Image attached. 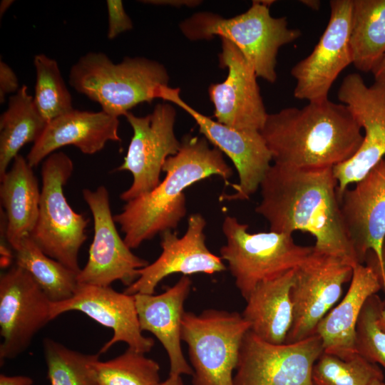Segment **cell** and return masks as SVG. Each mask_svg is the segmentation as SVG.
<instances>
[{"instance_id": "40", "label": "cell", "mask_w": 385, "mask_h": 385, "mask_svg": "<svg viewBox=\"0 0 385 385\" xmlns=\"http://www.w3.org/2000/svg\"><path fill=\"white\" fill-rule=\"evenodd\" d=\"M159 385H183L182 376L169 375L168 379Z\"/></svg>"}, {"instance_id": "9", "label": "cell", "mask_w": 385, "mask_h": 385, "mask_svg": "<svg viewBox=\"0 0 385 385\" xmlns=\"http://www.w3.org/2000/svg\"><path fill=\"white\" fill-rule=\"evenodd\" d=\"M337 97L364 129L362 143L356 153L335 165L333 173L338 184V195L363 178L385 157V78L367 86L361 75L346 76Z\"/></svg>"}, {"instance_id": "25", "label": "cell", "mask_w": 385, "mask_h": 385, "mask_svg": "<svg viewBox=\"0 0 385 385\" xmlns=\"http://www.w3.org/2000/svg\"><path fill=\"white\" fill-rule=\"evenodd\" d=\"M0 180V199L6 221V236L13 250L21 240L31 235L35 227L41 190L33 168L20 154Z\"/></svg>"}, {"instance_id": "35", "label": "cell", "mask_w": 385, "mask_h": 385, "mask_svg": "<svg viewBox=\"0 0 385 385\" xmlns=\"http://www.w3.org/2000/svg\"><path fill=\"white\" fill-rule=\"evenodd\" d=\"M20 88L17 76L12 68L2 60L0 61V102L5 101L6 96Z\"/></svg>"}, {"instance_id": "19", "label": "cell", "mask_w": 385, "mask_h": 385, "mask_svg": "<svg viewBox=\"0 0 385 385\" xmlns=\"http://www.w3.org/2000/svg\"><path fill=\"white\" fill-rule=\"evenodd\" d=\"M69 311L83 312L113 330L112 338L101 347L100 354L118 342L144 354L154 346V339L142 333L133 294L118 292L111 286L78 284L72 297L51 303V319Z\"/></svg>"}, {"instance_id": "13", "label": "cell", "mask_w": 385, "mask_h": 385, "mask_svg": "<svg viewBox=\"0 0 385 385\" xmlns=\"http://www.w3.org/2000/svg\"><path fill=\"white\" fill-rule=\"evenodd\" d=\"M179 93L180 88L168 86L160 98L188 113L196 122L200 133L232 160L237 171L239 183L232 185L235 192L222 195L221 200H249L272 165V155L260 131L237 130L213 120L187 104Z\"/></svg>"}, {"instance_id": "38", "label": "cell", "mask_w": 385, "mask_h": 385, "mask_svg": "<svg viewBox=\"0 0 385 385\" xmlns=\"http://www.w3.org/2000/svg\"><path fill=\"white\" fill-rule=\"evenodd\" d=\"M34 380L27 376L0 375V385H32Z\"/></svg>"}, {"instance_id": "26", "label": "cell", "mask_w": 385, "mask_h": 385, "mask_svg": "<svg viewBox=\"0 0 385 385\" xmlns=\"http://www.w3.org/2000/svg\"><path fill=\"white\" fill-rule=\"evenodd\" d=\"M46 125L28 87L21 86L10 96L8 107L0 117V177L24 145L34 143L40 138Z\"/></svg>"}, {"instance_id": "32", "label": "cell", "mask_w": 385, "mask_h": 385, "mask_svg": "<svg viewBox=\"0 0 385 385\" xmlns=\"http://www.w3.org/2000/svg\"><path fill=\"white\" fill-rule=\"evenodd\" d=\"M378 364L356 353L349 359L323 352L315 362L312 373L313 385H371L384 380Z\"/></svg>"}, {"instance_id": "27", "label": "cell", "mask_w": 385, "mask_h": 385, "mask_svg": "<svg viewBox=\"0 0 385 385\" xmlns=\"http://www.w3.org/2000/svg\"><path fill=\"white\" fill-rule=\"evenodd\" d=\"M349 43L354 67L372 72L385 56V0H352Z\"/></svg>"}, {"instance_id": "37", "label": "cell", "mask_w": 385, "mask_h": 385, "mask_svg": "<svg viewBox=\"0 0 385 385\" xmlns=\"http://www.w3.org/2000/svg\"><path fill=\"white\" fill-rule=\"evenodd\" d=\"M140 2L152 5H165L175 7L187 6L188 7H194L199 5L202 1L197 0H146L140 1Z\"/></svg>"}, {"instance_id": "11", "label": "cell", "mask_w": 385, "mask_h": 385, "mask_svg": "<svg viewBox=\"0 0 385 385\" xmlns=\"http://www.w3.org/2000/svg\"><path fill=\"white\" fill-rule=\"evenodd\" d=\"M124 116L133 134L124 160L116 170L128 171L133 176L131 185L120 195V200L128 202L150 192L160 183L163 164L178 152L181 141L174 130L176 111L169 103H158L145 116L130 111Z\"/></svg>"}, {"instance_id": "36", "label": "cell", "mask_w": 385, "mask_h": 385, "mask_svg": "<svg viewBox=\"0 0 385 385\" xmlns=\"http://www.w3.org/2000/svg\"><path fill=\"white\" fill-rule=\"evenodd\" d=\"M365 265L370 267L377 275L381 289L385 292V242L382 250V260L379 262L376 255L371 251L369 252L365 259Z\"/></svg>"}, {"instance_id": "18", "label": "cell", "mask_w": 385, "mask_h": 385, "mask_svg": "<svg viewBox=\"0 0 385 385\" xmlns=\"http://www.w3.org/2000/svg\"><path fill=\"white\" fill-rule=\"evenodd\" d=\"M206 220L200 213L191 214L185 234L167 230L160 234L162 252L153 263L139 270V277L124 292L128 294H150L166 277L175 273L189 275L213 274L227 270L222 259L206 245Z\"/></svg>"}, {"instance_id": "6", "label": "cell", "mask_w": 385, "mask_h": 385, "mask_svg": "<svg viewBox=\"0 0 385 385\" xmlns=\"http://www.w3.org/2000/svg\"><path fill=\"white\" fill-rule=\"evenodd\" d=\"M248 225L230 215L222 230L226 244L220 249L235 285L246 300L260 282L296 269L313 252V247L297 245L292 235L273 231L250 233Z\"/></svg>"}, {"instance_id": "20", "label": "cell", "mask_w": 385, "mask_h": 385, "mask_svg": "<svg viewBox=\"0 0 385 385\" xmlns=\"http://www.w3.org/2000/svg\"><path fill=\"white\" fill-rule=\"evenodd\" d=\"M340 198L341 210L358 262L371 251L379 262L385 242V157Z\"/></svg>"}, {"instance_id": "23", "label": "cell", "mask_w": 385, "mask_h": 385, "mask_svg": "<svg viewBox=\"0 0 385 385\" xmlns=\"http://www.w3.org/2000/svg\"><path fill=\"white\" fill-rule=\"evenodd\" d=\"M381 289L374 270L366 265L353 267L348 291L342 301L319 322L314 334L322 341L324 352L342 359L356 354V329L361 311L367 299Z\"/></svg>"}, {"instance_id": "42", "label": "cell", "mask_w": 385, "mask_h": 385, "mask_svg": "<svg viewBox=\"0 0 385 385\" xmlns=\"http://www.w3.org/2000/svg\"><path fill=\"white\" fill-rule=\"evenodd\" d=\"M14 2L13 0H3L0 4V16H1L4 12L9 8Z\"/></svg>"}, {"instance_id": "16", "label": "cell", "mask_w": 385, "mask_h": 385, "mask_svg": "<svg viewBox=\"0 0 385 385\" xmlns=\"http://www.w3.org/2000/svg\"><path fill=\"white\" fill-rule=\"evenodd\" d=\"M330 17L312 53L297 62L290 73L296 81L294 96L308 102L328 98L340 73L352 63L349 43L352 0H331Z\"/></svg>"}, {"instance_id": "33", "label": "cell", "mask_w": 385, "mask_h": 385, "mask_svg": "<svg viewBox=\"0 0 385 385\" xmlns=\"http://www.w3.org/2000/svg\"><path fill=\"white\" fill-rule=\"evenodd\" d=\"M384 307L376 294L367 299L356 324L355 348L364 359L385 369V329L378 322Z\"/></svg>"}, {"instance_id": "12", "label": "cell", "mask_w": 385, "mask_h": 385, "mask_svg": "<svg viewBox=\"0 0 385 385\" xmlns=\"http://www.w3.org/2000/svg\"><path fill=\"white\" fill-rule=\"evenodd\" d=\"M353 266L338 257L312 253L294 270L290 291L293 322L285 343L313 334L322 318L339 300L351 280Z\"/></svg>"}, {"instance_id": "30", "label": "cell", "mask_w": 385, "mask_h": 385, "mask_svg": "<svg viewBox=\"0 0 385 385\" xmlns=\"http://www.w3.org/2000/svg\"><path fill=\"white\" fill-rule=\"evenodd\" d=\"M36 84L34 102L48 123L73 111L72 96L56 60L43 53L34 58Z\"/></svg>"}, {"instance_id": "3", "label": "cell", "mask_w": 385, "mask_h": 385, "mask_svg": "<svg viewBox=\"0 0 385 385\" xmlns=\"http://www.w3.org/2000/svg\"><path fill=\"white\" fill-rule=\"evenodd\" d=\"M208 143L205 137L185 135L178 152L163 164V180L150 192L126 202L122 211L113 215L131 250L178 226L187 213V188L212 175L229 184L233 170L223 153Z\"/></svg>"}, {"instance_id": "15", "label": "cell", "mask_w": 385, "mask_h": 385, "mask_svg": "<svg viewBox=\"0 0 385 385\" xmlns=\"http://www.w3.org/2000/svg\"><path fill=\"white\" fill-rule=\"evenodd\" d=\"M51 301L22 267L15 265L0 277L1 363L24 352L51 319Z\"/></svg>"}, {"instance_id": "29", "label": "cell", "mask_w": 385, "mask_h": 385, "mask_svg": "<svg viewBox=\"0 0 385 385\" xmlns=\"http://www.w3.org/2000/svg\"><path fill=\"white\" fill-rule=\"evenodd\" d=\"M91 369L98 385H159L161 382L159 364L130 348L110 360L94 361Z\"/></svg>"}, {"instance_id": "2", "label": "cell", "mask_w": 385, "mask_h": 385, "mask_svg": "<svg viewBox=\"0 0 385 385\" xmlns=\"http://www.w3.org/2000/svg\"><path fill=\"white\" fill-rule=\"evenodd\" d=\"M260 133L274 164L302 169L334 168L351 158L363 140L349 108L329 99L268 114Z\"/></svg>"}, {"instance_id": "7", "label": "cell", "mask_w": 385, "mask_h": 385, "mask_svg": "<svg viewBox=\"0 0 385 385\" xmlns=\"http://www.w3.org/2000/svg\"><path fill=\"white\" fill-rule=\"evenodd\" d=\"M73 171L72 160L61 151L42 162L39 212L30 236L46 255L78 274V253L87 239L89 220L76 212L64 195L63 186Z\"/></svg>"}, {"instance_id": "41", "label": "cell", "mask_w": 385, "mask_h": 385, "mask_svg": "<svg viewBox=\"0 0 385 385\" xmlns=\"http://www.w3.org/2000/svg\"><path fill=\"white\" fill-rule=\"evenodd\" d=\"M300 2L312 10L317 11L320 8L321 2L318 0H302Z\"/></svg>"}, {"instance_id": "34", "label": "cell", "mask_w": 385, "mask_h": 385, "mask_svg": "<svg viewBox=\"0 0 385 385\" xmlns=\"http://www.w3.org/2000/svg\"><path fill=\"white\" fill-rule=\"evenodd\" d=\"M108 14V29L107 37L112 40L121 33L133 29V23L125 12L120 0L106 1Z\"/></svg>"}, {"instance_id": "43", "label": "cell", "mask_w": 385, "mask_h": 385, "mask_svg": "<svg viewBox=\"0 0 385 385\" xmlns=\"http://www.w3.org/2000/svg\"><path fill=\"white\" fill-rule=\"evenodd\" d=\"M371 385H385V383L384 382V380H375Z\"/></svg>"}, {"instance_id": "31", "label": "cell", "mask_w": 385, "mask_h": 385, "mask_svg": "<svg viewBox=\"0 0 385 385\" xmlns=\"http://www.w3.org/2000/svg\"><path fill=\"white\" fill-rule=\"evenodd\" d=\"M43 346L51 385H98L91 364L99 359V353L83 354L50 338Z\"/></svg>"}, {"instance_id": "10", "label": "cell", "mask_w": 385, "mask_h": 385, "mask_svg": "<svg viewBox=\"0 0 385 385\" xmlns=\"http://www.w3.org/2000/svg\"><path fill=\"white\" fill-rule=\"evenodd\" d=\"M323 352L317 334L274 344L249 330L241 346L234 385H313L312 369Z\"/></svg>"}, {"instance_id": "22", "label": "cell", "mask_w": 385, "mask_h": 385, "mask_svg": "<svg viewBox=\"0 0 385 385\" xmlns=\"http://www.w3.org/2000/svg\"><path fill=\"white\" fill-rule=\"evenodd\" d=\"M192 281L186 275L161 294H135V302L142 331L152 333L165 349L170 362L169 375H192L181 347V327L184 303Z\"/></svg>"}, {"instance_id": "5", "label": "cell", "mask_w": 385, "mask_h": 385, "mask_svg": "<svg viewBox=\"0 0 385 385\" xmlns=\"http://www.w3.org/2000/svg\"><path fill=\"white\" fill-rule=\"evenodd\" d=\"M274 1H252L244 13L223 18L211 12H198L183 21L180 29L191 41L215 36L233 43L253 68L257 77L274 83L279 49L298 39L302 32L290 29L286 17H273L270 6Z\"/></svg>"}, {"instance_id": "21", "label": "cell", "mask_w": 385, "mask_h": 385, "mask_svg": "<svg viewBox=\"0 0 385 385\" xmlns=\"http://www.w3.org/2000/svg\"><path fill=\"white\" fill-rule=\"evenodd\" d=\"M118 128V118L103 111L73 109L47 123L26 158L34 168L66 145H73L83 154L93 155L101 151L109 141H121Z\"/></svg>"}, {"instance_id": "4", "label": "cell", "mask_w": 385, "mask_h": 385, "mask_svg": "<svg viewBox=\"0 0 385 385\" xmlns=\"http://www.w3.org/2000/svg\"><path fill=\"white\" fill-rule=\"evenodd\" d=\"M169 78L165 67L155 60L125 57L114 63L103 53L89 52L72 66L68 83L103 112L118 118L139 103L160 98Z\"/></svg>"}, {"instance_id": "28", "label": "cell", "mask_w": 385, "mask_h": 385, "mask_svg": "<svg viewBox=\"0 0 385 385\" xmlns=\"http://www.w3.org/2000/svg\"><path fill=\"white\" fill-rule=\"evenodd\" d=\"M15 265L27 271L52 302L73 296L78 283V273L46 255L27 236L13 249Z\"/></svg>"}, {"instance_id": "14", "label": "cell", "mask_w": 385, "mask_h": 385, "mask_svg": "<svg viewBox=\"0 0 385 385\" xmlns=\"http://www.w3.org/2000/svg\"><path fill=\"white\" fill-rule=\"evenodd\" d=\"M83 197L93 219V237L86 265L77 280L80 284L110 286L120 281L128 287L139 277L148 261L134 255L121 238L112 215L107 188L83 189Z\"/></svg>"}, {"instance_id": "1", "label": "cell", "mask_w": 385, "mask_h": 385, "mask_svg": "<svg viewBox=\"0 0 385 385\" xmlns=\"http://www.w3.org/2000/svg\"><path fill=\"white\" fill-rule=\"evenodd\" d=\"M255 212L270 231L307 232L315 239V252L358 262L343 219L333 168H294L274 164L260 185Z\"/></svg>"}, {"instance_id": "24", "label": "cell", "mask_w": 385, "mask_h": 385, "mask_svg": "<svg viewBox=\"0 0 385 385\" xmlns=\"http://www.w3.org/2000/svg\"><path fill=\"white\" fill-rule=\"evenodd\" d=\"M294 270L260 282L246 299L242 315L249 322L250 331L268 343H285L292 327L293 304L290 291Z\"/></svg>"}, {"instance_id": "17", "label": "cell", "mask_w": 385, "mask_h": 385, "mask_svg": "<svg viewBox=\"0 0 385 385\" xmlns=\"http://www.w3.org/2000/svg\"><path fill=\"white\" fill-rule=\"evenodd\" d=\"M220 66L228 70L226 79L212 83L208 95L218 123L237 130L260 131L267 120L257 75L239 48L221 38Z\"/></svg>"}, {"instance_id": "8", "label": "cell", "mask_w": 385, "mask_h": 385, "mask_svg": "<svg viewBox=\"0 0 385 385\" xmlns=\"http://www.w3.org/2000/svg\"><path fill=\"white\" fill-rule=\"evenodd\" d=\"M249 322L237 312L207 309L185 312L181 339L188 346L192 385H234L241 346Z\"/></svg>"}, {"instance_id": "39", "label": "cell", "mask_w": 385, "mask_h": 385, "mask_svg": "<svg viewBox=\"0 0 385 385\" xmlns=\"http://www.w3.org/2000/svg\"><path fill=\"white\" fill-rule=\"evenodd\" d=\"M371 73H373L375 80L385 78V56Z\"/></svg>"}]
</instances>
